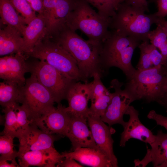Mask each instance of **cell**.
<instances>
[{
	"mask_svg": "<svg viewBox=\"0 0 167 167\" xmlns=\"http://www.w3.org/2000/svg\"><path fill=\"white\" fill-rule=\"evenodd\" d=\"M157 11L155 15L160 19L164 18L167 15V0H157Z\"/></svg>",
	"mask_w": 167,
	"mask_h": 167,
	"instance_id": "37",
	"label": "cell"
},
{
	"mask_svg": "<svg viewBox=\"0 0 167 167\" xmlns=\"http://www.w3.org/2000/svg\"><path fill=\"white\" fill-rule=\"evenodd\" d=\"M122 2L145 11L149 12L147 0H121V2Z\"/></svg>",
	"mask_w": 167,
	"mask_h": 167,
	"instance_id": "38",
	"label": "cell"
},
{
	"mask_svg": "<svg viewBox=\"0 0 167 167\" xmlns=\"http://www.w3.org/2000/svg\"><path fill=\"white\" fill-rule=\"evenodd\" d=\"M79 0H43L42 14L46 29L45 36L52 38L66 26L67 18Z\"/></svg>",
	"mask_w": 167,
	"mask_h": 167,
	"instance_id": "9",
	"label": "cell"
},
{
	"mask_svg": "<svg viewBox=\"0 0 167 167\" xmlns=\"http://www.w3.org/2000/svg\"><path fill=\"white\" fill-rule=\"evenodd\" d=\"M17 156H0V167H20L16 162L15 158Z\"/></svg>",
	"mask_w": 167,
	"mask_h": 167,
	"instance_id": "36",
	"label": "cell"
},
{
	"mask_svg": "<svg viewBox=\"0 0 167 167\" xmlns=\"http://www.w3.org/2000/svg\"><path fill=\"white\" fill-rule=\"evenodd\" d=\"M13 135L6 134L0 136V154L1 156H11L16 155L18 156V151L14 150V138Z\"/></svg>",
	"mask_w": 167,
	"mask_h": 167,
	"instance_id": "32",
	"label": "cell"
},
{
	"mask_svg": "<svg viewBox=\"0 0 167 167\" xmlns=\"http://www.w3.org/2000/svg\"><path fill=\"white\" fill-rule=\"evenodd\" d=\"M64 157L75 159L82 164L93 167H115L109 158L101 151L95 148L81 147L62 153Z\"/></svg>",
	"mask_w": 167,
	"mask_h": 167,
	"instance_id": "20",
	"label": "cell"
},
{
	"mask_svg": "<svg viewBox=\"0 0 167 167\" xmlns=\"http://www.w3.org/2000/svg\"><path fill=\"white\" fill-rule=\"evenodd\" d=\"M66 136L71 142V151L81 147L101 150L94 141L88 124L87 118L71 116Z\"/></svg>",
	"mask_w": 167,
	"mask_h": 167,
	"instance_id": "17",
	"label": "cell"
},
{
	"mask_svg": "<svg viewBox=\"0 0 167 167\" xmlns=\"http://www.w3.org/2000/svg\"><path fill=\"white\" fill-rule=\"evenodd\" d=\"M55 135L46 133L36 125L31 124L18 138L19 154L29 151H35L54 148Z\"/></svg>",
	"mask_w": 167,
	"mask_h": 167,
	"instance_id": "16",
	"label": "cell"
},
{
	"mask_svg": "<svg viewBox=\"0 0 167 167\" xmlns=\"http://www.w3.org/2000/svg\"><path fill=\"white\" fill-rule=\"evenodd\" d=\"M123 85L117 79L111 81L110 87L114 88V92L111 101L104 114L101 119L111 126L113 125L119 124L123 127L126 122L123 120V116L130 104L134 100L132 97L121 88Z\"/></svg>",
	"mask_w": 167,
	"mask_h": 167,
	"instance_id": "10",
	"label": "cell"
},
{
	"mask_svg": "<svg viewBox=\"0 0 167 167\" xmlns=\"http://www.w3.org/2000/svg\"><path fill=\"white\" fill-rule=\"evenodd\" d=\"M158 24H160L163 26L167 33V20H165L164 18H159L156 25Z\"/></svg>",
	"mask_w": 167,
	"mask_h": 167,
	"instance_id": "42",
	"label": "cell"
},
{
	"mask_svg": "<svg viewBox=\"0 0 167 167\" xmlns=\"http://www.w3.org/2000/svg\"><path fill=\"white\" fill-rule=\"evenodd\" d=\"M141 42L133 37L110 31L100 49V61L104 74L110 68L116 67L122 70L127 80L129 79L136 70L131 63L134 52Z\"/></svg>",
	"mask_w": 167,
	"mask_h": 167,
	"instance_id": "2",
	"label": "cell"
},
{
	"mask_svg": "<svg viewBox=\"0 0 167 167\" xmlns=\"http://www.w3.org/2000/svg\"><path fill=\"white\" fill-rule=\"evenodd\" d=\"M163 66L167 79V62ZM159 104L165 107V109L167 108V88L165 95Z\"/></svg>",
	"mask_w": 167,
	"mask_h": 167,
	"instance_id": "41",
	"label": "cell"
},
{
	"mask_svg": "<svg viewBox=\"0 0 167 167\" xmlns=\"http://www.w3.org/2000/svg\"><path fill=\"white\" fill-rule=\"evenodd\" d=\"M147 117L154 120L157 125L163 126L167 130V116L158 114L155 110H152L149 112Z\"/></svg>",
	"mask_w": 167,
	"mask_h": 167,
	"instance_id": "35",
	"label": "cell"
},
{
	"mask_svg": "<svg viewBox=\"0 0 167 167\" xmlns=\"http://www.w3.org/2000/svg\"><path fill=\"white\" fill-rule=\"evenodd\" d=\"M157 0H150V2H156Z\"/></svg>",
	"mask_w": 167,
	"mask_h": 167,
	"instance_id": "44",
	"label": "cell"
},
{
	"mask_svg": "<svg viewBox=\"0 0 167 167\" xmlns=\"http://www.w3.org/2000/svg\"><path fill=\"white\" fill-rule=\"evenodd\" d=\"M101 77V75L99 73H96L93 76V81L91 82L90 100L91 102L109 91L102 83Z\"/></svg>",
	"mask_w": 167,
	"mask_h": 167,
	"instance_id": "33",
	"label": "cell"
},
{
	"mask_svg": "<svg viewBox=\"0 0 167 167\" xmlns=\"http://www.w3.org/2000/svg\"><path fill=\"white\" fill-rule=\"evenodd\" d=\"M0 15L2 24L14 27L23 35L26 26L10 0H0Z\"/></svg>",
	"mask_w": 167,
	"mask_h": 167,
	"instance_id": "23",
	"label": "cell"
},
{
	"mask_svg": "<svg viewBox=\"0 0 167 167\" xmlns=\"http://www.w3.org/2000/svg\"><path fill=\"white\" fill-rule=\"evenodd\" d=\"M91 94V83L75 81L68 90L66 99L68 106L66 109L71 116L87 118L88 101Z\"/></svg>",
	"mask_w": 167,
	"mask_h": 167,
	"instance_id": "13",
	"label": "cell"
},
{
	"mask_svg": "<svg viewBox=\"0 0 167 167\" xmlns=\"http://www.w3.org/2000/svg\"><path fill=\"white\" fill-rule=\"evenodd\" d=\"M156 28L151 31L148 35V38L151 44L160 49L167 42V33L161 25L157 24Z\"/></svg>",
	"mask_w": 167,
	"mask_h": 167,
	"instance_id": "31",
	"label": "cell"
},
{
	"mask_svg": "<svg viewBox=\"0 0 167 167\" xmlns=\"http://www.w3.org/2000/svg\"><path fill=\"white\" fill-rule=\"evenodd\" d=\"M25 56L21 52L0 58V78L3 81L13 82L22 87L26 79L24 75L29 72V66Z\"/></svg>",
	"mask_w": 167,
	"mask_h": 167,
	"instance_id": "12",
	"label": "cell"
},
{
	"mask_svg": "<svg viewBox=\"0 0 167 167\" xmlns=\"http://www.w3.org/2000/svg\"><path fill=\"white\" fill-rule=\"evenodd\" d=\"M110 19L101 16L84 0H79L68 16L66 25L73 31H81L88 40L101 45L109 33Z\"/></svg>",
	"mask_w": 167,
	"mask_h": 167,
	"instance_id": "5",
	"label": "cell"
},
{
	"mask_svg": "<svg viewBox=\"0 0 167 167\" xmlns=\"http://www.w3.org/2000/svg\"><path fill=\"white\" fill-rule=\"evenodd\" d=\"M125 114L129 115L130 118L121 134L120 146H125L127 142L132 138L139 139L151 146L155 139L156 135L141 123L139 117V111L133 106L130 105Z\"/></svg>",
	"mask_w": 167,
	"mask_h": 167,
	"instance_id": "15",
	"label": "cell"
},
{
	"mask_svg": "<svg viewBox=\"0 0 167 167\" xmlns=\"http://www.w3.org/2000/svg\"><path fill=\"white\" fill-rule=\"evenodd\" d=\"M23 45L22 34L14 27L6 25L0 30V55L22 53Z\"/></svg>",
	"mask_w": 167,
	"mask_h": 167,
	"instance_id": "22",
	"label": "cell"
},
{
	"mask_svg": "<svg viewBox=\"0 0 167 167\" xmlns=\"http://www.w3.org/2000/svg\"><path fill=\"white\" fill-rule=\"evenodd\" d=\"M114 1L116 10L119 4L121 2V0H114Z\"/></svg>",
	"mask_w": 167,
	"mask_h": 167,
	"instance_id": "43",
	"label": "cell"
},
{
	"mask_svg": "<svg viewBox=\"0 0 167 167\" xmlns=\"http://www.w3.org/2000/svg\"><path fill=\"white\" fill-rule=\"evenodd\" d=\"M166 109V112H167V109Z\"/></svg>",
	"mask_w": 167,
	"mask_h": 167,
	"instance_id": "45",
	"label": "cell"
},
{
	"mask_svg": "<svg viewBox=\"0 0 167 167\" xmlns=\"http://www.w3.org/2000/svg\"><path fill=\"white\" fill-rule=\"evenodd\" d=\"M29 72L50 92L55 102L66 99L68 89L76 81L70 79L47 62L42 60L29 65Z\"/></svg>",
	"mask_w": 167,
	"mask_h": 167,
	"instance_id": "7",
	"label": "cell"
},
{
	"mask_svg": "<svg viewBox=\"0 0 167 167\" xmlns=\"http://www.w3.org/2000/svg\"><path fill=\"white\" fill-rule=\"evenodd\" d=\"M21 91V104L28 110L32 123L54 106L52 96L33 74L26 79Z\"/></svg>",
	"mask_w": 167,
	"mask_h": 167,
	"instance_id": "8",
	"label": "cell"
},
{
	"mask_svg": "<svg viewBox=\"0 0 167 167\" xmlns=\"http://www.w3.org/2000/svg\"><path fill=\"white\" fill-rule=\"evenodd\" d=\"M167 79L163 65L136 70L125 85L124 90L134 101L161 103L166 92Z\"/></svg>",
	"mask_w": 167,
	"mask_h": 167,
	"instance_id": "3",
	"label": "cell"
},
{
	"mask_svg": "<svg viewBox=\"0 0 167 167\" xmlns=\"http://www.w3.org/2000/svg\"><path fill=\"white\" fill-rule=\"evenodd\" d=\"M149 49L151 61L154 67L163 65L166 62L157 48L150 43Z\"/></svg>",
	"mask_w": 167,
	"mask_h": 167,
	"instance_id": "34",
	"label": "cell"
},
{
	"mask_svg": "<svg viewBox=\"0 0 167 167\" xmlns=\"http://www.w3.org/2000/svg\"><path fill=\"white\" fill-rule=\"evenodd\" d=\"M20 167L30 166L55 167L64 158L54 148L35 151H29L18 155Z\"/></svg>",
	"mask_w": 167,
	"mask_h": 167,
	"instance_id": "18",
	"label": "cell"
},
{
	"mask_svg": "<svg viewBox=\"0 0 167 167\" xmlns=\"http://www.w3.org/2000/svg\"><path fill=\"white\" fill-rule=\"evenodd\" d=\"M32 10L38 14H42L43 10V0H26Z\"/></svg>",
	"mask_w": 167,
	"mask_h": 167,
	"instance_id": "40",
	"label": "cell"
},
{
	"mask_svg": "<svg viewBox=\"0 0 167 167\" xmlns=\"http://www.w3.org/2000/svg\"><path fill=\"white\" fill-rule=\"evenodd\" d=\"M57 107H53L41 117L33 121L32 124L48 134H56L66 136L71 116L66 107L60 103Z\"/></svg>",
	"mask_w": 167,
	"mask_h": 167,
	"instance_id": "11",
	"label": "cell"
},
{
	"mask_svg": "<svg viewBox=\"0 0 167 167\" xmlns=\"http://www.w3.org/2000/svg\"><path fill=\"white\" fill-rule=\"evenodd\" d=\"M63 47L75 61L85 83L96 73L104 74L100 61L101 45L85 40L75 31L66 26L51 39Z\"/></svg>",
	"mask_w": 167,
	"mask_h": 167,
	"instance_id": "1",
	"label": "cell"
},
{
	"mask_svg": "<svg viewBox=\"0 0 167 167\" xmlns=\"http://www.w3.org/2000/svg\"><path fill=\"white\" fill-rule=\"evenodd\" d=\"M145 11L122 2L111 18L109 28L142 42L149 41L148 34L152 25L157 24L159 18L155 14H147Z\"/></svg>",
	"mask_w": 167,
	"mask_h": 167,
	"instance_id": "4",
	"label": "cell"
},
{
	"mask_svg": "<svg viewBox=\"0 0 167 167\" xmlns=\"http://www.w3.org/2000/svg\"><path fill=\"white\" fill-rule=\"evenodd\" d=\"M32 123L29 113L27 107L23 104L19 105L15 130V137L19 138Z\"/></svg>",
	"mask_w": 167,
	"mask_h": 167,
	"instance_id": "27",
	"label": "cell"
},
{
	"mask_svg": "<svg viewBox=\"0 0 167 167\" xmlns=\"http://www.w3.org/2000/svg\"><path fill=\"white\" fill-rule=\"evenodd\" d=\"M21 87L17 84L3 81L0 83V104L3 107L22 103Z\"/></svg>",
	"mask_w": 167,
	"mask_h": 167,
	"instance_id": "24",
	"label": "cell"
},
{
	"mask_svg": "<svg viewBox=\"0 0 167 167\" xmlns=\"http://www.w3.org/2000/svg\"><path fill=\"white\" fill-rule=\"evenodd\" d=\"M149 41L141 42L138 46L140 50V57L136 66L137 69L145 70L154 67L152 65L150 54Z\"/></svg>",
	"mask_w": 167,
	"mask_h": 167,
	"instance_id": "30",
	"label": "cell"
},
{
	"mask_svg": "<svg viewBox=\"0 0 167 167\" xmlns=\"http://www.w3.org/2000/svg\"><path fill=\"white\" fill-rule=\"evenodd\" d=\"M19 104L14 103L4 107L2 112L4 113V129L1 135L11 134L15 137V130L17 119L18 108Z\"/></svg>",
	"mask_w": 167,
	"mask_h": 167,
	"instance_id": "25",
	"label": "cell"
},
{
	"mask_svg": "<svg viewBox=\"0 0 167 167\" xmlns=\"http://www.w3.org/2000/svg\"><path fill=\"white\" fill-rule=\"evenodd\" d=\"M46 29L44 18L39 14L26 26L22 36L23 45L22 53L24 54L31 52L36 44L45 37Z\"/></svg>",
	"mask_w": 167,
	"mask_h": 167,
	"instance_id": "21",
	"label": "cell"
},
{
	"mask_svg": "<svg viewBox=\"0 0 167 167\" xmlns=\"http://www.w3.org/2000/svg\"><path fill=\"white\" fill-rule=\"evenodd\" d=\"M113 95V93L109 91L92 102L89 108L88 116L101 118L110 104Z\"/></svg>",
	"mask_w": 167,
	"mask_h": 167,
	"instance_id": "26",
	"label": "cell"
},
{
	"mask_svg": "<svg viewBox=\"0 0 167 167\" xmlns=\"http://www.w3.org/2000/svg\"><path fill=\"white\" fill-rule=\"evenodd\" d=\"M16 11L21 15L26 24H28L36 15L26 0H10Z\"/></svg>",
	"mask_w": 167,
	"mask_h": 167,
	"instance_id": "29",
	"label": "cell"
},
{
	"mask_svg": "<svg viewBox=\"0 0 167 167\" xmlns=\"http://www.w3.org/2000/svg\"><path fill=\"white\" fill-rule=\"evenodd\" d=\"M56 167H83V165L77 162L75 160L70 157H64L62 161L58 164Z\"/></svg>",
	"mask_w": 167,
	"mask_h": 167,
	"instance_id": "39",
	"label": "cell"
},
{
	"mask_svg": "<svg viewBox=\"0 0 167 167\" xmlns=\"http://www.w3.org/2000/svg\"><path fill=\"white\" fill-rule=\"evenodd\" d=\"M150 146L151 148L147 147V153L142 160H134L135 167H145L151 162L154 167H167V134L158 131Z\"/></svg>",
	"mask_w": 167,
	"mask_h": 167,
	"instance_id": "19",
	"label": "cell"
},
{
	"mask_svg": "<svg viewBox=\"0 0 167 167\" xmlns=\"http://www.w3.org/2000/svg\"><path fill=\"white\" fill-rule=\"evenodd\" d=\"M87 122L97 145L111 160L114 167H118V160L113 150L114 140L112 137L115 130L99 118L88 116Z\"/></svg>",
	"mask_w": 167,
	"mask_h": 167,
	"instance_id": "14",
	"label": "cell"
},
{
	"mask_svg": "<svg viewBox=\"0 0 167 167\" xmlns=\"http://www.w3.org/2000/svg\"><path fill=\"white\" fill-rule=\"evenodd\" d=\"M24 55L44 60L68 78L85 83L74 58L63 47L48 37L45 36L31 52Z\"/></svg>",
	"mask_w": 167,
	"mask_h": 167,
	"instance_id": "6",
	"label": "cell"
},
{
	"mask_svg": "<svg viewBox=\"0 0 167 167\" xmlns=\"http://www.w3.org/2000/svg\"><path fill=\"white\" fill-rule=\"evenodd\" d=\"M96 8L101 16L110 18L115 14L116 9L114 0H84Z\"/></svg>",
	"mask_w": 167,
	"mask_h": 167,
	"instance_id": "28",
	"label": "cell"
}]
</instances>
